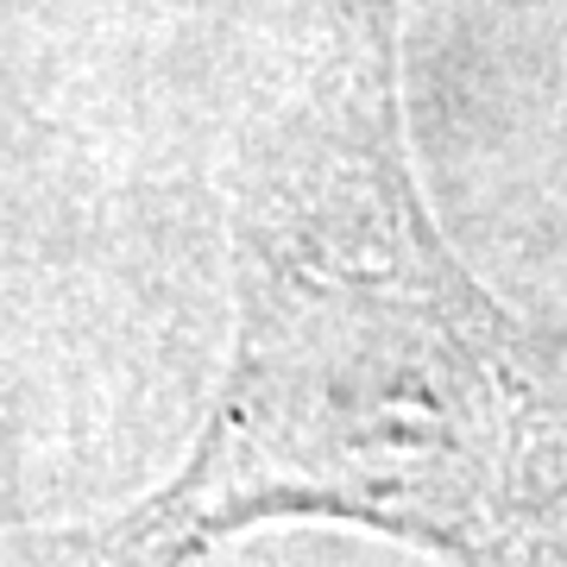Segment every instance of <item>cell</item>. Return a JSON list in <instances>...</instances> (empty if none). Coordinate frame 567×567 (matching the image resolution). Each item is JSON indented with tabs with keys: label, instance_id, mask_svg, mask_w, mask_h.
I'll return each instance as SVG.
<instances>
[{
	"label": "cell",
	"instance_id": "1",
	"mask_svg": "<svg viewBox=\"0 0 567 567\" xmlns=\"http://www.w3.org/2000/svg\"><path fill=\"white\" fill-rule=\"evenodd\" d=\"M240 322L189 461L102 536L196 567L278 517L385 529L461 567H567L548 365L429 221L398 95L240 203Z\"/></svg>",
	"mask_w": 567,
	"mask_h": 567
}]
</instances>
